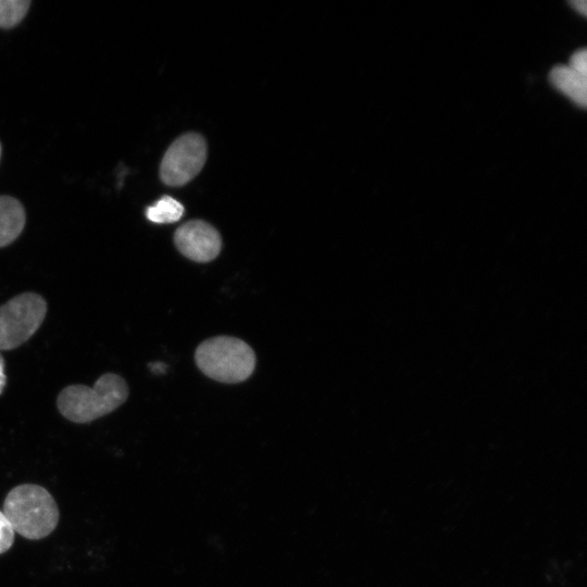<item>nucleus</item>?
<instances>
[{
	"mask_svg": "<svg viewBox=\"0 0 587 587\" xmlns=\"http://www.w3.org/2000/svg\"><path fill=\"white\" fill-rule=\"evenodd\" d=\"M128 397L126 380L115 373H104L92 387L74 384L57 398L59 412L74 423H89L122 405Z\"/></svg>",
	"mask_w": 587,
	"mask_h": 587,
	"instance_id": "f257e3e1",
	"label": "nucleus"
},
{
	"mask_svg": "<svg viewBox=\"0 0 587 587\" xmlns=\"http://www.w3.org/2000/svg\"><path fill=\"white\" fill-rule=\"evenodd\" d=\"M14 532L30 540L49 536L59 522V509L51 494L36 484L13 487L3 502V511Z\"/></svg>",
	"mask_w": 587,
	"mask_h": 587,
	"instance_id": "f03ea898",
	"label": "nucleus"
},
{
	"mask_svg": "<svg viewBox=\"0 0 587 587\" xmlns=\"http://www.w3.org/2000/svg\"><path fill=\"white\" fill-rule=\"evenodd\" d=\"M198 367L207 376L223 383H238L253 372L255 355L241 339L228 336L210 338L196 350Z\"/></svg>",
	"mask_w": 587,
	"mask_h": 587,
	"instance_id": "7ed1b4c3",
	"label": "nucleus"
},
{
	"mask_svg": "<svg viewBox=\"0 0 587 587\" xmlns=\"http://www.w3.org/2000/svg\"><path fill=\"white\" fill-rule=\"evenodd\" d=\"M47 302L36 292L20 294L0 307V350H12L26 342L40 327Z\"/></svg>",
	"mask_w": 587,
	"mask_h": 587,
	"instance_id": "20e7f679",
	"label": "nucleus"
},
{
	"mask_svg": "<svg viewBox=\"0 0 587 587\" xmlns=\"http://www.w3.org/2000/svg\"><path fill=\"white\" fill-rule=\"evenodd\" d=\"M205 159L203 137L195 133L183 135L166 150L160 165V177L170 186L185 185L201 171Z\"/></svg>",
	"mask_w": 587,
	"mask_h": 587,
	"instance_id": "39448f33",
	"label": "nucleus"
},
{
	"mask_svg": "<svg viewBox=\"0 0 587 587\" xmlns=\"http://www.w3.org/2000/svg\"><path fill=\"white\" fill-rule=\"evenodd\" d=\"M174 242L185 257L197 262L213 260L222 247L218 232L200 220L189 221L179 226L175 232Z\"/></svg>",
	"mask_w": 587,
	"mask_h": 587,
	"instance_id": "423d86ee",
	"label": "nucleus"
},
{
	"mask_svg": "<svg viewBox=\"0 0 587 587\" xmlns=\"http://www.w3.org/2000/svg\"><path fill=\"white\" fill-rule=\"evenodd\" d=\"M550 84L571 99L579 108L587 104V76L579 74L567 64L554 65L549 74Z\"/></svg>",
	"mask_w": 587,
	"mask_h": 587,
	"instance_id": "0eeeda50",
	"label": "nucleus"
},
{
	"mask_svg": "<svg viewBox=\"0 0 587 587\" xmlns=\"http://www.w3.org/2000/svg\"><path fill=\"white\" fill-rule=\"evenodd\" d=\"M23 205L14 198L0 196V248L13 242L25 225Z\"/></svg>",
	"mask_w": 587,
	"mask_h": 587,
	"instance_id": "6e6552de",
	"label": "nucleus"
},
{
	"mask_svg": "<svg viewBox=\"0 0 587 587\" xmlns=\"http://www.w3.org/2000/svg\"><path fill=\"white\" fill-rule=\"evenodd\" d=\"M183 214V204L168 196L162 197L155 204L148 207L146 210L147 218L158 224L177 222Z\"/></svg>",
	"mask_w": 587,
	"mask_h": 587,
	"instance_id": "1a4fd4ad",
	"label": "nucleus"
},
{
	"mask_svg": "<svg viewBox=\"0 0 587 587\" xmlns=\"http://www.w3.org/2000/svg\"><path fill=\"white\" fill-rule=\"evenodd\" d=\"M29 4L28 0H0V27L10 28L18 24Z\"/></svg>",
	"mask_w": 587,
	"mask_h": 587,
	"instance_id": "9d476101",
	"label": "nucleus"
},
{
	"mask_svg": "<svg viewBox=\"0 0 587 587\" xmlns=\"http://www.w3.org/2000/svg\"><path fill=\"white\" fill-rule=\"evenodd\" d=\"M14 529L4 513L0 511V554L7 552L14 542Z\"/></svg>",
	"mask_w": 587,
	"mask_h": 587,
	"instance_id": "9b49d317",
	"label": "nucleus"
},
{
	"mask_svg": "<svg viewBox=\"0 0 587 587\" xmlns=\"http://www.w3.org/2000/svg\"><path fill=\"white\" fill-rule=\"evenodd\" d=\"M567 65L579 74L587 76V50L580 48L572 53Z\"/></svg>",
	"mask_w": 587,
	"mask_h": 587,
	"instance_id": "f8f14e48",
	"label": "nucleus"
},
{
	"mask_svg": "<svg viewBox=\"0 0 587 587\" xmlns=\"http://www.w3.org/2000/svg\"><path fill=\"white\" fill-rule=\"evenodd\" d=\"M569 4H571L583 16L587 15V2H586V0H571V1H569Z\"/></svg>",
	"mask_w": 587,
	"mask_h": 587,
	"instance_id": "ddd939ff",
	"label": "nucleus"
},
{
	"mask_svg": "<svg viewBox=\"0 0 587 587\" xmlns=\"http://www.w3.org/2000/svg\"><path fill=\"white\" fill-rule=\"evenodd\" d=\"M7 384L5 363L2 354L0 353V395L2 394Z\"/></svg>",
	"mask_w": 587,
	"mask_h": 587,
	"instance_id": "4468645a",
	"label": "nucleus"
},
{
	"mask_svg": "<svg viewBox=\"0 0 587 587\" xmlns=\"http://www.w3.org/2000/svg\"><path fill=\"white\" fill-rule=\"evenodd\" d=\"M0 155H1V145H0Z\"/></svg>",
	"mask_w": 587,
	"mask_h": 587,
	"instance_id": "2eb2a0df",
	"label": "nucleus"
}]
</instances>
